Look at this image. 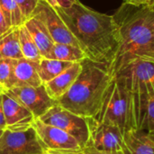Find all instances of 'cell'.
Wrapping results in <instances>:
<instances>
[{"instance_id": "cell-1", "label": "cell", "mask_w": 154, "mask_h": 154, "mask_svg": "<svg viewBox=\"0 0 154 154\" xmlns=\"http://www.w3.org/2000/svg\"><path fill=\"white\" fill-rule=\"evenodd\" d=\"M86 57L110 67L120 47V35L113 15L94 11L79 0L69 7L55 6Z\"/></svg>"}, {"instance_id": "cell-2", "label": "cell", "mask_w": 154, "mask_h": 154, "mask_svg": "<svg viewBox=\"0 0 154 154\" xmlns=\"http://www.w3.org/2000/svg\"><path fill=\"white\" fill-rule=\"evenodd\" d=\"M120 47L109 67L113 77L139 58L154 59V8L123 3L113 14Z\"/></svg>"}, {"instance_id": "cell-3", "label": "cell", "mask_w": 154, "mask_h": 154, "mask_svg": "<svg viewBox=\"0 0 154 154\" xmlns=\"http://www.w3.org/2000/svg\"><path fill=\"white\" fill-rule=\"evenodd\" d=\"M81 67L78 79L57 104L77 116L92 118L99 111L114 77L107 65L88 58L81 61Z\"/></svg>"}, {"instance_id": "cell-4", "label": "cell", "mask_w": 154, "mask_h": 154, "mask_svg": "<svg viewBox=\"0 0 154 154\" xmlns=\"http://www.w3.org/2000/svg\"><path fill=\"white\" fill-rule=\"evenodd\" d=\"M115 78L126 88L136 130L142 125L148 101L154 97V59L139 58L121 69Z\"/></svg>"}, {"instance_id": "cell-5", "label": "cell", "mask_w": 154, "mask_h": 154, "mask_svg": "<svg viewBox=\"0 0 154 154\" xmlns=\"http://www.w3.org/2000/svg\"><path fill=\"white\" fill-rule=\"evenodd\" d=\"M92 119L98 123L116 125L123 135L131 130H136L129 93L118 79L113 78L100 109Z\"/></svg>"}, {"instance_id": "cell-6", "label": "cell", "mask_w": 154, "mask_h": 154, "mask_svg": "<svg viewBox=\"0 0 154 154\" xmlns=\"http://www.w3.org/2000/svg\"><path fill=\"white\" fill-rule=\"evenodd\" d=\"M42 122L57 127L74 137L81 149L89 141V128L87 118L77 116L56 104L39 118Z\"/></svg>"}, {"instance_id": "cell-7", "label": "cell", "mask_w": 154, "mask_h": 154, "mask_svg": "<svg viewBox=\"0 0 154 154\" xmlns=\"http://www.w3.org/2000/svg\"><path fill=\"white\" fill-rule=\"evenodd\" d=\"M0 154H44L32 126L12 131L5 129L0 136Z\"/></svg>"}, {"instance_id": "cell-8", "label": "cell", "mask_w": 154, "mask_h": 154, "mask_svg": "<svg viewBox=\"0 0 154 154\" xmlns=\"http://www.w3.org/2000/svg\"><path fill=\"white\" fill-rule=\"evenodd\" d=\"M32 16L41 20L49 31L54 43L69 44L79 48V42L69 31L55 6L46 0H39Z\"/></svg>"}, {"instance_id": "cell-9", "label": "cell", "mask_w": 154, "mask_h": 154, "mask_svg": "<svg viewBox=\"0 0 154 154\" xmlns=\"http://www.w3.org/2000/svg\"><path fill=\"white\" fill-rule=\"evenodd\" d=\"M5 93L27 108L35 119H39L57 104L49 97L43 84L40 87H15Z\"/></svg>"}, {"instance_id": "cell-10", "label": "cell", "mask_w": 154, "mask_h": 154, "mask_svg": "<svg viewBox=\"0 0 154 154\" xmlns=\"http://www.w3.org/2000/svg\"><path fill=\"white\" fill-rule=\"evenodd\" d=\"M87 121L89 128L88 144L109 154H125L123 134L118 127L113 125L98 123L92 118H87Z\"/></svg>"}, {"instance_id": "cell-11", "label": "cell", "mask_w": 154, "mask_h": 154, "mask_svg": "<svg viewBox=\"0 0 154 154\" xmlns=\"http://www.w3.org/2000/svg\"><path fill=\"white\" fill-rule=\"evenodd\" d=\"M32 127L36 132L38 140L44 152L77 151L81 149L79 142L74 137L57 127L42 122L39 119L34 120Z\"/></svg>"}, {"instance_id": "cell-12", "label": "cell", "mask_w": 154, "mask_h": 154, "mask_svg": "<svg viewBox=\"0 0 154 154\" xmlns=\"http://www.w3.org/2000/svg\"><path fill=\"white\" fill-rule=\"evenodd\" d=\"M3 109L6 128L12 131L24 130L31 126L35 120L33 115L5 92L2 93Z\"/></svg>"}, {"instance_id": "cell-13", "label": "cell", "mask_w": 154, "mask_h": 154, "mask_svg": "<svg viewBox=\"0 0 154 154\" xmlns=\"http://www.w3.org/2000/svg\"><path fill=\"white\" fill-rule=\"evenodd\" d=\"M81 62H75L65 71L43 84L49 97L58 102L71 88L81 71Z\"/></svg>"}, {"instance_id": "cell-14", "label": "cell", "mask_w": 154, "mask_h": 154, "mask_svg": "<svg viewBox=\"0 0 154 154\" xmlns=\"http://www.w3.org/2000/svg\"><path fill=\"white\" fill-rule=\"evenodd\" d=\"M42 85V82L38 74V62L24 58L14 60L12 88L40 87Z\"/></svg>"}, {"instance_id": "cell-15", "label": "cell", "mask_w": 154, "mask_h": 154, "mask_svg": "<svg viewBox=\"0 0 154 154\" xmlns=\"http://www.w3.org/2000/svg\"><path fill=\"white\" fill-rule=\"evenodd\" d=\"M24 26L32 37L42 57L48 59L54 45V42L43 23L38 18L31 16L25 21Z\"/></svg>"}, {"instance_id": "cell-16", "label": "cell", "mask_w": 154, "mask_h": 154, "mask_svg": "<svg viewBox=\"0 0 154 154\" xmlns=\"http://www.w3.org/2000/svg\"><path fill=\"white\" fill-rule=\"evenodd\" d=\"M125 154H154V141L143 131L131 130L123 135Z\"/></svg>"}, {"instance_id": "cell-17", "label": "cell", "mask_w": 154, "mask_h": 154, "mask_svg": "<svg viewBox=\"0 0 154 154\" xmlns=\"http://www.w3.org/2000/svg\"><path fill=\"white\" fill-rule=\"evenodd\" d=\"M0 58L11 60L23 58L19 42V27H12L0 35Z\"/></svg>"}, {"instance_id": "cell-18", "label": "cell", "mask_w": 154, "mask_h": 154, "mask_svg": "<svg viewBox=\"0 0 154 154\" xmlns=\"http://www.w3.org/2000/svg\"><path fill=\"white\" fill-rule=\"evenodd\" d=\"M72 64V62L42 58L38 63V74L42 84L51 81L60 73L65 71Z\"/></svg>"}, {"instance_id": "cell-19", "label": "cell", "mask_w": 154, "mask_h": 154, "mask_svg": "<svg viewBox=\"0 0 154 154\" xmlns=\"http://www.w3.org/2000/svg\"><path fill=\"white\" fill-rule=\"evenodd\" d=\"M86 58V54L79 47L69 44L54 43L48 59L74 63L81 62Z\"/></svg>"}, {"instance_id": "cell-20", "label": "cell", "mask_w": 154, "mask_h": 154, "mask_svg": "<svg viewBox=\"0 0 154 154\" xmlns=\"http://www.w3.org/2000/svg\"><path fill=\"white\" fill-rule=\"evenodd\" d=\"M19 42L23 57L26 60L39 63L42 57L24 24L19 27Z\"/></svg>"}, {"instance_id": "cell-21", "label": "cell", "mask_w": 154, "mask_h": 154, "mask_svg": "<svg viewBox=\"0 0 154 154\" xmlns=\"http://www.w3.org/2000/svg\"><path fill=\"white\" fill-rule=\"evenodd\" d=\"M0 7L10 28L24 24L26 19L14 0H0Z\"/></svg>"}, {"instance_id": "cell-22", "label": "cell", "mask_w": 154, "mask_h": 154, "mask_svg": "<svg viewBox=\"0 0 154 154\" xmlns=\"http://www.w3.org/2000/svg\"><path fill=\"white\" fill-rule=\"evenodd\" d=\"M14 60L11 59L0 58V85L5 91L10 89L13 86V72Z\"/></svg>"}, {"instance_id": "cell-23", "label": "cell", "mask_w": 154, "mask_h": 154, "mask_svg": "<svg viewBox=\"0 0 154 154\" xmlns=\"http://www.w3.org/2000/svg\"><path fill=\"white\" fill-rule=\"evenodd\" d=\"M154 129V97H152L147 103L142 125L139 131H143L146 134Z\"/></svg>"}, {"instance_id": "cell-24", "label": "cell", "mask_w": 154, "mask_h": 154, "mask_svg": "<svg viewBox=\"0 0 154 154\" xmlns=\"http://www.w3.org/2000/svg\"><path fill=\"white\" fill-rule=\"evenodd\" d=\"M14 1L18 5L23 16L27 20L32 15L39 0H14Z\"/></svg>"}, {"instance_id": "cell-25", "label": "cell", "mask_w": 154, "mask_h": 154, "mask_svg": "<svg viewBox=\"0 0 154 154\" xmlns=\"http://www.w3.org/2000/svg\"><path fill=\"white\" fill-rule=\"evenodd\" d=\"M67 154H109L107 152H104L101 151L97 150L95 147H93L90 144H87L84 148L80 149V150H77V151H62Z\"/></svg>"}, {"instance_id": "cell-26", "label": "cell", "mask_w": 154, "mask_h": 154, "mask_svg": "<svg viewBox=\"0 0 154 154\" xmlns=\"http://www.w3.org/2000/svg\"><path fill=\"white\" fill-rule=\"evenodd\" d=\"M124 3L134 5H147L152 7L154 5V0H124Z\"/></svg>"}, {"instance_id": "cell-27", "label": "cell", "mask_w": 154, "mask_h": 154, "mask_svg": "<svg viewBox=\"0 0 154 154\" xmlns=\"http://www.w3.org/2000/svg\"><path fill=\"white\" fill-rule=\"evenodd\" d=\"M10 29V27L8 26L5 17L4 15V13L0 7V35H2L3 33H5V32H7Z\"/></svg>"}, {"instance_id": "cell-28", "label": "cell", "mask_w": 154, "mask_h": 154, "mask_svg": "<svg viewBox=\"0 0 154 154\" xmlns=\"http://www.w3.org/2000/svg\"><path fill=\"white\" fill-rule=\"evenodd\" d=\"M6 128L5 120V115H4V109H3V98H2V93L0 94V129L5 130Z\"/></svg>"}, {"instance_id": "cell-29", "label": "cell", "mask_w": 154, "mask_h": 154, "mask_svg": "<svg viewBox=\"0 0 154 154\" xmlns=\"http://www.w3.org/2000/svg\"><path fill=\"white\" fill-rule=\"evenodd\" d=\"M76 0H56L57 4L60 7H69Z\"/></svg>"}, {"instance_id": "cell-30", "label": "cell", "mask_w": 154, "mask_h": 154, "mask_svg": "<svg viewBox=\"0 0 154 154\" xmlns=\"http://www.w3.org/2000/svg\"><path fill=\"white\" fill-rule=\"evenodd\" d=\"M44 154H67L62 151H47L44 152Z\"/></svg>"}, {"instance_id": "cell-31", "label": "cell", "mask_w": 154, "mask_h": 154, "mask_svg": "<svg viewBox=\"0 0 154 154\" xmlns=\"http://www.w3.org/2000/svg\"><path fill=\"white\" fill-rule=\"evenodd\" d=\"M47 2H49L51 5H53V6H58V4H57V2H56V0H46Z\"/></svg>"}, {"instance_id": "cell-32", "label": "cell", "mask_w": 154, "mask_h": 154, "mask_svg": "<svg viewBox=\"0 0 154 154\" xmlns=\"http://www.w3.org/2000/svg\"><path fill=\"white\" fill-rule=\"evenodd\" d=\"M147 134H148V136H149L152 140H153L154 141V129L152 131H151L150 133H148Z\"/></svg>"}, {"instance_id": "cell-33", "label": "cell", "mask_w": 154, "mask_h": 154, "mask_svg": "<svg viewBox=\"0 0 154 154\" xmlns=\"http://www.w3.org/2000/svg\"><path fill=\"white\" fill-rule=\"evenodd\" d=\"M3 92H5V89H4V88L0 85V94L3 93Z\"/></svg>"}, {"instance_id": "cell-34", "label": "cell", "mask_w": 154, "mask_h": 154, "mask_svg": "<svg viewBox=\"0 0 154 154\" xmlns=\"http://www.w3.org/2000/svg\"><path fill=\"white\" fill-rule=\"evenodd\" d=\"M3 132H4V130H2V129H0V136L2 135V134H3Z\"/></svg>"}, {"instance_id": "cell-35", "label": "cell", "mask_w": 154, "mask_h": 154, "mask_svg": "<svg viewBox=\"0 0 154 154\" xmlns=\"http://www.w3.org/2000/svg\"><path fill=\"white\" fill-rule=\"evenodd\" d=\"M152 8H154V5H153V6H152Z\"/></svg>"}]
</instances>
